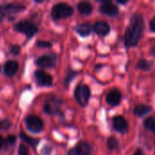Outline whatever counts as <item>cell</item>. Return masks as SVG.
<instances>
[{
	"mask_svg": "<svg viewBox=\"0 0 155 155\" xmlns=\"http://www.w3.org/2000/svg\"><path fill=\"white\" fill-rule=\"evenodd\" d=\"M143 30H144L143 16L139 13L133 15L124 34L125 46L126 47L136 46L142 37Z\"/></svg>",
	"mask_w": 155,
	"mask_h": 155,
	"instance_id": "6da1fadb",
	"label": "cell"
},
{
	"mask_svg": "<svg viewBox=\"0 0 155 155\" xmlns=\"http://www.w3.org/2000/svg\"><path fill=\"white\" fill-rule=\"evenodd\" d=\"M74 14V8L66 3H58L52 8L51 15L54 20L70 17Z\"/></svg>",
	"mask_w": 155,
	"mask_h": 155,
	"instance_id": "7a4b0ae2",
	"label": "cell"
},
{
	"mask_svg": "<svg viewBox=\"0 0 155 155\" xmlns=\"http://www.w3.org/2000/svg\"><path fill=\"white\" fill-rule=\"evenodd\" d=\"M74 97L81 106L87 105L91 97V90L86 84H79L74 91Z\"/></svg>",
	"mask_w": 155,
	"mask_h": 155,
	"instance_id": "3957f363",
	"label": "cell"
},
{
	"mask_svg": "<svg viewBox=\"0 0 155 155\" xmlns=\"http://www.w3.org/2000/svg\"><path fill=\"white\" fill-rule=\"evenodd\" d=\"M15 29L23 34H25L27 38H31L35 34L37 33V27L35 24L30 21H22L15 25Z\"/></svg>",
	"mask_w": 155,
	"mask_h": 155,
	"instance_id": "277c9868",
	"label": "cell"
},
{
	"mask_svg": "<svg viewBox=\"0 0 155 155\" xmlns=\"http://www.w3.org/2000/svg\"><path fill=\"white\" fill-rule=\"evenodd\" d=\"M25 124L27 129L32 133H40L44 127L43 121L35 115L27 116L25 119Z\"/></svg>",
	"mask_w": 155,
	"mask_h": 155,
	"instance_id": "5b68a950",
	"label": "cell"
},
{
	"mask_svg": "<svg viewBox=\"0 0 155 155\" xmlns=\"http://www.w3.org/2000/svg\"><path fill=\"white\" fill-rule=\"evenodd\" d=\"M113 126L120 134H125L128 131V122L123 115H116L113 118Z\"/></svg>",
	"mask_w": 155,
	"mask_h": 155,
	"instance_id": "8992f818",
	"label": "cell"
},
{
	"mask_svg": "<svg viewBox=\"0 0 155 155\" xmlns=\"http://www.w3.org/2000/svg\"><path fill=\"white\" fill-rule=\"evenodd\" d=\"M100 12L108 16H115L119 14V8L110 1H103L100 5Z\"/></svg>",
	"mask_w": 155,
	"mask_h": 155,
	"instance_id": "52a82bcc",
	"label": "cell"
},
{
	"mask_svg": "<svg viewBox=\"0 0 155 155\" xmlns=\"http://www.w3.org/2000/svg\"><path fill=\"white\" fill-rule=\"evenodd\" d=\"M92 152V147L88 143L81 142L75 147L71 149L67 155H89Z\"/></svg>",
	"mask_w": 155,
	"mask_h": 155,
	"instance_id": "ba28073f",
	"label": "cell"
},
{
	"mask_svg": "<svg viewBox=\"0 0 155 155\" xmlns=\"http://www.w3.org/2000/svg\"><path fill=\"white\" fill-rule=\"evenodd\" d=\"M56 64V56L54 54H45L40 56L36 60V64L43 68L54 67Z\"/></svg>",
	"mask_w": 155,
	"mask_h": 155,
	"instance_id": "9c48e42d",
	"label": "cell"
},
{
	"mask_svg": "<svg viewBox=\"0 0 155 155\" xmlns=\"http://www.w3.org/2000/svg\"><path fill=\"white\" fill-rule=\"evenodd\" d=\"M36 82L41 86H51L53 84V77L42 70H37L35 73Z\"/></svg>",
	"mask_w": 155,
	"mask_h": 155,
	"instance_id": "30bf717a",
	"label": "cell"
},
{
	"mask_svg": "<svg viewBox=\"0 0 155 155\" xmlns=\"http://www.w3.org/2000/svg\"><path fill=\"white\" fill-rule=\"evenodd\" d=\"M122 101V93L117 90L114 89L109 92L106 95V103L111 106H117L121 104Z\"/></svg>",
	"mask_w": 155,
	"mask_h": 155,
	"instance_id": "8fae6325",
	"label": "cell"
},
{
	"mask_svg": "<svg viewBox=\"0 0 155 155\" xmlns=\"http://www.w3.org/2000/svg\"><path fill=\"white\" fill-rule=\"evenodd\" d=\"M94 31L100 36H105L107 35L110 31H111V27L109 25V24H107L104 21H99L96 22L94 26H93Z\"/></svg>",
	"mask_w": 155,
	"mask_h": 155,
	"instance_id": "7c38bea8",
	"label": "cell"
},
{
	"mask_svg": "<svg viewBox=\"0 0 155 155\" xmlns=\"http://www.w3.org/2000/svg\"><path fill=\"white\" fill-rule=\"evenodd\" d=\"M3 11L5 12V15H14V14H16V13H19V12H22L25 10V5H21V4H5V5H1Z\"/></svg>",
	"mask_w": 155,
	"mask_h": 155,
	"instance_id": "4fadbf2b",
	"label": "cell"
},
{
	"mask_svg": "<svg viewBox=\"0 0 155 155\" xmlns=\"http://www.w3.org/2000/svg\"><path fill=\"white\" fill-rule=\"evenodd\" d=\"M60 104L61 102L58 101L57 99H50L49 101H47L45 104V113H47L48 114H54L59 111L60 108Z\"/></svg>",
	"mask_w": 155,
	"mask_h": 155,
	"instance_id": "5bb4252c",
	"label": "cell"
},
{
	"mask_svg": "<svg viewBox=\"0 0 155 155\" xmlns=\"http://www.w3.org/2000/svg\"><path fill=\"white\" fill-rule=\"evenodd\" d=\"M18 70V64L15 61H8L4 67V73L6 76H13Z\"/></svg>",
	"mask_w": 155,
	"mask_h": 155,
	"instance_id": "9a60e30c",
	"label": "cell"
},
{
	"mask_svg": "<svg viewBox=\"0 0 155 155\" xmlns=\"http://www.w3.org/2000/svg\"><path fill=\"white\" fill-rule=\"evenodd\" d=\"M92 26L89 23H83V24H80L78 25L76 27H75V31L77 32L78 35H80L82 37H85V36H88L91 32H92Z\"/></svg>",
	"mask_w": 155,
	"mask_h": 155,
	"instance_id": "2e32d148",
	"label": "cell"
},
{
	"mask_svg": "<svg viewBox=\"0 0 155 155\" xmlns=\"http://www.w3.org/2000/svg\"><path fill=\"white\" fill-rule=\"evenodd\" d=\"M152 111V107L146 104H138L134 109V114L138 117H143Z\"/></svg>",
	"mask_w": 155,
	"mask_h": 155,
	"instance_id": "e0dca14e",
	"label": "cell"
},
{
	"mask_svg": "<svg viewBox=\"0 0 155 155\" xmlns=\"http://www.w3.org/2000/svg\"><path fill=\"white\" fill-rule=\"evenodd\" d=\"M78 11L84 15H89L93 12V5L90 2H80L77 5Z\"/></svg>",
	"mask_w": 155,
	"mask_h": 155,
	"instance_id": "ac0fdd59",
	"label": "cell"
},
{
	"mask_svg": "<svg viewBox=\"0 0 155 155\" xmlns=\"http://www.w3.org/2000/svg\"><path fill=\"white\" fill-rule=\"evenodd\" d=\"M143 126L146 130L152 132L155 135V119L153 117L150 116L146 118L143 122Z\"/></svg>",
	"mask_w": 155,
	"mask_h": 155,
	"instance_id": "d6986e66",
	"label": "cell"
},
{
	"mask_svg": "<svg viewBox=\"0 0 155 155\" xmlns=\"http://www.w3.org/2000/svg\"><path fill=\"white\" fill-rule=\"evenodd\" d=\"M137 67L143 71H149L152 68V63L145 59H141L137 63Z\"/></svg>",
	"mask_w": 155,
	"mask_h": 155,
	"instance_id": "ffe728a7",
	"label": "cell"
},
{
	"mask_svg": "<svg viewBox=\"0 0 155 155\" xmlns=\"http://www.w3.org/2000/svg\"><path fill=\"white\" fill-rule=\"evenodd\" d=\"M20 137H21L26 143H28L29 145H31V146H33V147H35V146L38 143V141H37V140L33 139V138L27 136V135H26L25 134H24V133H21V134H20Z\"/></svg>",
	"mask_w": 155,
	"mask_h": 155,
	"instance_id": "44dd1931",
	"label": "cell"
},
{
	"mask_svg": "<svg viewBox=\"0 0 155 155\" xmlns=\"http://www.w3.org/2000/svg\"><path fill=\"white\" fill-rule=\"evenodd\" d=\"M107 147H108L109 150H112V151L117 149V147H118V141L116 140L115 137L111 136V137L108 138V140H107Z\"/></svg>",
	"mask_w": 155,
	"mask_h": 155,
	"instance_id": "7402d4cb",
	"label": "cell"
},
{
	"mask_svg": "<svg viewBox=\"0 0 155 155\" xmlns=\"http://www.w3.org/2000/svg\"><path fill=\"white\" fill-rule=\"evenodd\" d=\"M76 75V72H74V71H72V70H70L68 73H67V76H66V78H65V80H64V84H65V86H67L69 84H70V82L74 79V77Z\"/></svg>",
	"mask_w": 155,
	"mask_h": 155,
	"instance_id": "603a6c76",
	"label": "cell"
},
{
	"mask_svg": "<svg viewBox=\"0 0 155 155\" xmlns=\"http://www.w3.org/2000/svg\"><path fill=\"white\" fill-rule=\"evenodd\" d=\"M18 155H29V151L26 145L21 144L18 149Z\"/></svg>",
	"mask_w": 155,
	"mask_h": 155,
	"instance_id": "cb8c5ba5",
	"label": "cell"
},
{
	"mask_svg": "<svg viewBox=\"0 0 155 155\" xmlns=\"http://www.w3.org/2000/svg\"><path fill=\"white\" fill-rule=\"evenodd\" d=\"M11 124L8 120H2L0 121V130H7L10 127Z\"/></svg>",
	"mask_w": 155,
	"mask_h": 155,
	"instance_id": "d4e9b609",
	"label": "cell"
},
{
	"mask_svg": "<svg viewBox=\"0 0 155 155\" xmlns=\"http://www.w3.org/2000/svg\"><path fill=\"white\" fill-rule=\"evenodd\" d=\"M37 46L40 48H49L52 46L50 42H46V41H38L37 42Z\"/></svg>",
	"mask_w": 155,
	"mask_h": 155,
	"instance_id": "484cf974",
	"label": "cell"
},
{
	"mask_svg": "<svg viewBox=\"0 0 155 155\" xmlns=\"http://www.w3.org/2000/svg\"><path fill=\"white\" fill-rule=\"evenodd\" d=\"M150 29H151L152 32L155 33V16L153 17V19L150 22Z\"/></svg>",
	"mask_w": 155,
	"mask_h": 155,
	"instance_id": "4316f807",
	"label": "cell"
},
{
	"mask_svg": "<svg viewBox=\"0 0 155 155\" xmlns=\"http://www.w3.org/2000/svg\"><path fill=\"white\" fill-rule=\"evenodd\" d=\"M19 47L17 46V45H14V46H12L11 47V49H10V51H11V53L12 54H17L18 53H19Z\"/></svg>",
	"mask_w": 155,
	"mask_h": 155,
	"instance_id": "83f0119b",
	"label": "cell"
},
{
	"mask_svg": "<svg viewBox=\"0 0 155 155\" xmlns=\"http://www.w3.org/2000/svg\"><path fill=\"white\" fill-rule=\"evenodd\" d=\"M7 142H8L10 144H13V143L15 142V137L14 135H9V136L7 137Z\"/></svg>",
	"mask_w": 155,
	"mask_h": 155,
	"instance_id": "f1b7e54d",
	"label": "cell"
},
{
	"mask_svg": "<svg viewBox=\"0 0 155 155\" xmlns=\"http://www.w3.org/2000/svg\"><path fill=\"white\" fill-rule=\"evenodd\" d=\"M5 12L3 11L2 7H1V5H0V22L5 18Z\"/></svg>",
	"mask_w": 155,
	"mask_h": 155,
	"instance_id": "f546056e",
	"label": "cell"
},
{
	"mask_svg": "<svg viewBox=\"0 0 155 155\" xmlns=\"http://www.w3.org/2000/svg\"><path fill=\"white\" fill-rule=\"evenodd\" d=\"M4 144H5V140H4V138L0 135V151H1V149L3 148Z\"/></svg>",
	"mask_w": 155,
	"mask_h": 155,
	"instance_id": "4dcf8cb0",
	"label": "cell"
},
{
	"mask_svg": "<svg viewBox=\"0 0 155 155\" xmlns=\"http://www.w3.org/2000/svg\"><path fill=\"white\" fill-rule=\"evenodd\" d=\"M134 155H144V153H143V150H141V149H137V150H136V152L134 153Z\"/></svg>",
	"mask_w": 155,
	"mask_h": 155,
	"instance_id": "1f68e13d",
	"label": "cell"
},
{
	"mask_svg": "<svg viewBox=\"0 0 155 155\" xmlns=\"http://www.w3.org/2000/svg\"><path fill=\"white\" fill-rule=\"evenodd\" d=\"M117 3H118V4H121V5H125V4H127V3H128V0H125V1L118 0V1H117Z\"/></svg>",
	"mask_w": 155,
	"mask_h": 155,
	"instance_id": "d6a6232c",
	"label": "cell"
}]
</instances>
